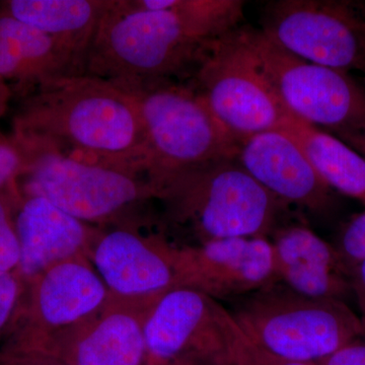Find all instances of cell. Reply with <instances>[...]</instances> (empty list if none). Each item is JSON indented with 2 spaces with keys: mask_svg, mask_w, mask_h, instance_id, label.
I'll return each mask as SVG.
<instances>
[{
  "mask_svg": "<svg viewBox=\"0 0 365 365\" xmlns=\"http://www.w3.org/2000/svg\"><path fill=\"white\" fill-rule=\"evenodd\" d=\"M23 98L14 117L16 143L146 177L143 121L133 98L116 86L86 74L67 76Z\"/></svg>",
  "mask_w": 365,
  "mask_h": 365,
  "instance_id": "cell-1",
  "label": "cell"
},
{
  "mask_svg": "<svg viewBox=\"0 0 365 365\" xmlns=\"http://www.w3.org/2000/svg\"><path fill=\"white\" fill-rule=\"evenodd\" d=\"M220 37L190 0H111L91 41L85 74L109 83L191 78Z\"/></svg>",
  "mask_w": 365,
  "mask_h": 365,
  "instance_id": "cell-2",
  "label": "cell"
},
{
  "mask_svg": "<svg viewBox=\"0 0 365 365\" xmlns=\"http://www.w3.org/2000/svg\"><path fill=\"white\" fill-rule=\"evenodd\" d=\"M165 234L181 230L201 245L232 237H268L284 204L235 158L178 173L151 186ZM269 239V237H268Z\"/></svg>",
  "mask_w": 365,
  "mask_h": 365,
  "instance_id": "cell-3",
  "label": "cell"
},
{
  "mask_svg": "<svg viewBox=\"0 0 365 365\" xmlns=\"http://www.w3.org/2000/svg\"><path fill=\"white\" fill-rule=\"evenodd\" d=\"M135 103L148 146L150 186L205 163L235 158L239 143L189 83L172 79L111 83Z\"/></svg>",
  "mask_w": 365,
  "mask_h": 365,
  "instance_id": "cell-4",
  "label": "cell"
},
{
  "mask_svg": "<svg viewBox=\"0 0 365 365\" xmlns=\"http://www.w3.org/2000/svg\"><path fill=\"white\" fill-rule=\"evenodd\" d=\"M232 302L228 312L242 332L285 359L318 362L365 335L344 300L306 297L280 282Z\"/></svg>",
  "mask_w": 365,
  "mask_h": 365,
  "instance_id": "cell-5",
  "label": "cell"
},
{
  "mask_svg": "<svg viewBox=\"0 0 365 365\" xmlns=\"http://www.w3.org/2000/svg\"><path fill=\"white\" fill-rule=\"evenodd\" d=\"M16 143L26 160L20 195L44 197L81 222L108 227L141 215L140 208L153 201L143 175Z\"/></svg>",
  "mask_w": 365,
  "mask_h": 365,
  "instance_id": "cell-6",
  "label": "cell"
},
{
  "mask_svg": "<svg viewBox=\"0 0 365 365\" xmlns=\"http://www.w3.org/2000/svg\"><path fill=\"white\" fill-rule=\"evenodd\" d=\"M189 85L237 143L282 130L292 116L271 85L244 29L213 40Z\"/></svg>",
  "mask_w": 365,
  "mask_h": 365,
  "instance_id": "cell-7",
  "label": "cell"
},
{
  "mask_svg": "<svg viewBox=\"0 0 365 365\" xmlns=\"http://www.w3.org/2000/svg\"><path fill=\"white\" fill-rule=\"evenodd\" d=\"M244 31L266 76L292 116L338 137L365 126V90L348 72L299 58L262 31Z\"/></svg>",
  "mask_w": 365,
  "mask_h": 365,
  "instance_id": "cell-8",
  "label": "cell"
},
{
  "mask_svg": "<svg viewBox=\"0 0 365 365\" xmlns=\"http://www.w3.org/2000/svg\"><path fill=\"white\" fill-rule=\"evenodd\" d=\"M261 31L283 49L312 63L344 72L365 71V14L350 2H271Z\"/></svg>",
  "mask_w": 365,
  "mask_h": 365,
  "instance_id": "cell-9",
  "label": "cell"
},
{
  "mask_svg": "<svg viewBox=\"0 0 365 365\" xmlns=\"http://www.w3.org/2000/svg\"><path fill=\"white\" fill-rule=\"evenodd\" d=\"M175 249L139 215L98 228L86 257L112 299L153 304L176 288Z\"/></svg>",
  "mask_w": 365,
  "mask_h": 365,
  "instance_id": "cell-10",
  "label": "cell"
},
{
  "mask_svg": "<svg viewBox=\"0 0 365 365\" xmlns=\"http://www.w3.org/2000/svg\"><path fill=\"white\" fill-rule=\"evenodd\" d=\"M110 299L104 281L86 257L61 262L28 284L20 319L6 340L40 345L91 318Z\"/></svg>",
  "mask_w": 365,
  "mask_h": 365,
  "instance_id": "cell-11",
  "label": "cell"
},
{
  "mask_svg": "<svg viewBox=\"0 0 365 365\" xmlns=\"http://www.w3.org/2000/svg\"><path fill=\"white\" fill-rule=\"evenodd\" d=\"M176 288L234 300L278 282L268 237H232L201 245H177Z\"/></svg>",
  "mask_w": 365,
  "mask_h": 365,
  "instance_id": "cell-12",
  "label": "cell"
},
{
  "mask_svg": "<svg viewBox=\"0 0 365 365\" xmlns=\"http://www.w3.org/2000/svg\"><path fill=\"white\" fill-rule=\"evenodd\" d=\"M217 300L186 287L153 302L144 322L148 364L187 357L230 359L216 313Z\"/></svg>",
  "mask_w": 365,
  "mask_h": 365,
  "instance_id": "cell-13",
  "label": "cell"
},
{
  "mask_svg": "<svg viewBox=\"0 0 365 365\" xmlns=\"http://www.w3.org/2000/svg\"><path fill=\"white\" fill-rule=\"evenodd\" d=\"M151 306L111 297L83 323L32 347L66 365H146L144 322Z\"/></svg>",
  "mask_w": 365,
  "mask_h": 365,
  "instance_id": "cell-14",
  "label": "cell"
},
{
  "mask_svg": "<svg viewBox=\"0 0 365 365\" xmlns=\"http://www.w3.org/2000/svg\"><path fill=\"white\" fill-rule=\"evenodd\" d=\"M235 160L284 205L321 212L331 204L332 189L285 132H263L245 139Z\"/></svg>",
  "mask_w": 365,
  "mask_h": 365,
  "instance_id": "cell-15",
  "label": "cell"
},
{
  "mask_svg": "<svg viewBox=\"0 0 365 365\" xmlns=\"http://www.w3.org/2000/svg\"><path fill=\"white\" fill-rule=\"evenodd\" d=\"M11 206L20 244L16 272L26 285L56 264L86 257L100 228L73 217L44 197L20 195Z\"/></svg>",
  "mask_w": 365,
  "mask_h": 365,
  "instance_id": "cell-16",
  "label": "cell"
},
{
  "mask_svg": "<svg viewBox=\"0 0 365 365\" xmlns=\"http://www.w3.org/2000/svg\"><path fill=\"white\" fill-rule=\"evenodd\" d=\"M278 282L314 299L344 300L352 295L351 275L333 245L304 225H289L272 232Z\"/></svg>",
  "mask_w": 365,
  "mask_h": 365,
  "instance_id": "cell-17",
  "label": "cell"
},
{
  "mask_svg": "<svg viewBox=\"0 0 365 365\" xmlns=\"http://www.w3.org/2000/svg\"><path fill=\"white\" fill-rule=\"evenodd\" d=\"M83 74L56 40L0 11V78L13 93L24 98L51 81Z\"/></svg>",
  "mask_w": 365,
  "mask_h": 365,
  "instance_id": "cell-18",
  "label": "cell"
},
{
  "mask_svg": "<svg viewBox=\"0 0 365 365\" xmlns=\"http://www.w3.org/2000/svg\"><path fill=\"white\" fill-rule=\"evenodd\" d=\"M111 0H11L1 11L56 40L86 73V56Z\"/></svg>",
  "mask_w": 365,
  "mask_h": 365,
  "instance_id": "cell-19",
  "label": "cell"
},
{
  "mask_svg": "<svg viewBox=\"0 0 365 365\" xmlns=\"http://www.w3.org/2000/svg\"><path fill=\"white\" fill-rule=\"evenodd\" d=\"M281 131L297 141L331 189L365 204V158L362 155L338 137L295 117Z\"/></svg>",
  "mask_w": 365,
  "mask_h": 365,
  "instance_id": "cell-20",
  "label": "cell"
},
{
  "mask_svg": "<svg viewBox=\"0 0 365 365\" xmlns=\"http://www.w3.org/2000/svg\"><path fill=\"white\" fill-rule=\"evenodd\" d=\"M216 313L232 365H318L316 362L282 359L255 344L220 302L216 306Z\"/></svg>",
  "mask_w": 365,
  "mask_h": 365,
  "instance_id": "cell-21",
  "label": "cell"
},
{
  "mask_svg": "<svg viewBox=\"0 0 365 365\" xmlns=\"http://www.w3.org/2000/svg\"><path fill=\"white\" fill-rule=\"evenodd\" d=\"M26 287L16 271L0 272V339L9 337L18 323Z\"/></svg>",
  "mask_w": 365,
  "mask_h": 365,
  "instance_id": "cell-22",
  "label": "cell"
},
{
  "mask_svg": "<svg viewBox=\"0 0 365 365\" xmlns=\"http://www.w3.org/2000/svg\"><path fill=\"white\" fill-rule=\"evenodd\" d=\"M26 165L25 155L13 137L0 136V195L11 201L20 196L18 181Z\"/></svg>",
  "mask_w": 365,
  "mask_h": 365,
  "instance_id": "cell-23",
  "label": "cell"
},
{
  "mask_svg": "<svg viewBox=\"0 0 365 365\" xmlns=\"http://www.w3.org/2000/svg\"><path fill=\"white\" fill-rule=\"evenodd\" d=\"M334 248L351 275L353 269L365 259V211L346 223Z\"/></svg>",
  "mask_w": 365,
  "mask_h": 365,
  "instance_id": "cell-24",
  "label": "cell"
},
{
  "mask_svg": "<svg viewBox=\"0 0 365 365\" xmlns=\"http://www.w3.org/2000/svg\"><path fill=\"white\" fill-rule=\"evenodd\" d=\"M20 262V244L14 227L13 206L0 195V272L16 271Z\"/></svg>",
  "mask_w": 365,
  "mask_h": 365,
  "instance_id": "cell-25",
  "label": "cell"
},
{
  "mask_svg": "<svg viewBox=\"0 0 365 365\" xmlns=\"http://www.w3.org/2000/svg\"><path fill=\"white\" fill-rule=\"evenodd\" d=\"M0 365H66L49 353L6 340L0 348Z\"/></svg>",
  "mask_w": 365,
  "mask_h": 365,
  "instance_id": "cell-26",
  "label": "cell"
},
{
  "mask_svg": "<svg viewBox=\"0 0 365 365\" xmlns=\"http://www.w3.org/2000/svg\"><path fill=\"white\" fill-rule=\"evenodd\" d=\"M316 364L318 365H365V335L353 340L349 344Z\"/></svg>",
  "mask_w": 365,
  "mask_h": 365,
  "instance_id": "cell-27",
  "label": "cell"
},
{
  "mask_svg": "<svg viewBox=\"0 0 365 365\" xmlns=\"http://www.w3.org/2000/svg\"><path fill=\"white\" fill-rule=\"evenodd\" d=\"M352 295L359 306V317L365 333V259L351 272Z\"/></svg>",
  "mask_w": 365,
  "mask_h": 365,
  "instance_id": "cell-28",
  "label": "cell"
},
{
  "mask_svg": "<svg viewBox=\"0 0 365 365\" xmlns=\"http://www.w3.org/2000/svg\"><path fill=\"white\" fill-rule=\"evenodd\" d=\"M339 139L365 158V126L342 134Z\"/></svg>",
  "mask_w": 365,
  "mask_h": 365,
  "instance_id": "cell-29",
  "label": "cell"
},
{
  "mask_svg": "<svg viewBox=\"0 0 365 365\" xmlns=\"http://www.w3.org/2000/svg\"><path fill=\"white\" fill-rule=\"evenodd\" d=\"M146 365H232L230 359H199V357H187L160 362V364H146Z\"/></svg>",
  "mask_w": 365,
  "mask_h": 365,
  "instance_id": "cell-30",
  "label": "cell"
},
{
  "mask_svg": "<svg viewBox=\"0 0 365 365\" xmlns=\"http://www.w3.org/2000/svg\"><path fill=\"white\" fill-rule=\"evenodd\" d=\"M14 93L11 86L7 85L4 79L0 78V119L6 114L9 108V101L13 97Z\"/></svg>",
  "mask_w": 365,
  "mask_h": 365,
  "instance_id": "cell-31",
  "label": "cell"
},
{
  "mask_svg": "<svg viewBox=\"0 0 365 365\" xmlns=\"http://www.w3.org/2000/svg\"><path fill=\"white\" fill-rule=\"evenodd\" d=\"M364 90H365V71H364Z\"/></svg>",
  "mask_w": 365,
  "mask_h": 365,
  "instance_id": "cell-32",
  "label": "cell"
}]
</instances>
